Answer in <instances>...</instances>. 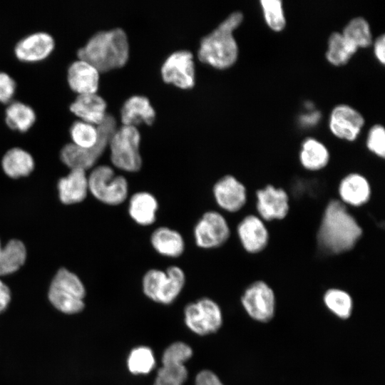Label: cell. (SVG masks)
Returning a JSON list of instances; mask_svg holds the SVG:
<instances>
[{"mask_svg":"<svg viewBox=\"0 0 385 385\" xmlns=\"http://www.w3.org/2000/svg\"><path fill=\"white\" fill-rule=\"evenodd\" d=\"M361 235V227L346 205L339 200H330L317 233L321 247L331 254H341L351 250Z\"/></svg>","mask_w":385,"mask_h":385,"instance_id":"cell-1","label":"cell"},{"mask_svg":"<svg viewBox=\"0 0 385 385\" xmlns=\"http://www.w3.org/2000/svg\"><path fill=\"white\" fill-rule=\"evenodd\" d=\"M78 59L93 65L99 72L123 66L129 56V43L123 29L115 28L93 34L77 51Z\"/></svg>","mask_w":385,"mask_h":385,"instance_id":"cell-2","label":"cell"},{"mask_svg":"<svg viewBox=\"0 0 385 385\" xmlns=\"http://www.w3.org/2000/svg\"><path fill=\"white\" fill-rule=\"evenodd\" d=\"M243 16L240 11L230 14L210 33L202 38L197 51L199 60L218 68L225 69L235 63L238 47L233 31L241 24Z\"/></svg>","mask_w":385,"mask_h":385,"instance_id":"cell-3","label":"cell"},{"mask_svg":"<svg viewBox=\"0 0 385 385\" xmlns=\"http://www.w3.org/2000/svg\"><path fill=\"white\" fill-rule=\"evenodd\" d=\"M98 136L96 145L90 148H79L72 143L65 145L60 153L61 161L71 170H87L92 168L108 147L109 141L117 128L113 115L107 113L103 122L97 125Z\"/></svg>","mask_w":385,"mask_h":385,"instance_id":"cell-4","label":"cell"},{"mask_svg":"<svg viewBox=\"0 0 385 385\" xmlns=\"http://www.w3.org/2000/svg\"><path fill=\"white\" fill-rule=\"evenodd\" d=\"M140 144V134L136 126L122 125L117 128L108 144L112 164L125 172L139 171L143 163Z\"/></svg>","mask_w":385,"mask_h":385,"instance_id":"cell-5","label":"cell"},{"mask_svg":"<svg viewBox=\"0 0 385 385\" xmlns=\"http://www.w3.org/2000/svg\"><path fill=\"white\" fill-rule=\"evenodd\" d=\"M185 284V274L178 266L172 265L165 271L150 269L143 275V291L155 302L168 304L180 294Z\"/></svg>","mask_w":385,"mask_h":385,"instance_id":"cell-6","label":"cell"},{"mask_svg":"<svg viewBox=\"0 0 385 385\" xmlns=\"http://www.w3.org/2000/svg\"><path fill=\"white\" fill-rule=\"evenodd\" d=\"M85 287L74 273L61 268L55 274L48 290L51 303L66 314H75L84 307Z\"/></svg>","mask_w":385,"mask_h":385,"instance_id":"cell-7","label":"cell"},{"mask_svg":"<svg viewBox=\"0 0 385 385\" xmlns=\"http://www.w3.org/2000/svg\"><path fill=\"white\" fill-rule=\"evenodd\" d=\"M88 190L100 202L119 205L128 195V183L124 176L115 175L113 169L102 165L94 168L88 177Z\"/></svg>","mask_w":385,"mask_h":385,"instance_id":"cell-8","label":"cell"},{"mask_svg":"<svg viewBox=\"0 0 385 385\" xmlns=\"http://www.w3.org/2000/svg\"><path fill=\"white\" fill-rule=\"evenodd\" d=\"M230 235L227 221L221 213L214 210L205 212L193 229L195 244L202 249H213L223 245Z\"/></svg>","mask_w":385,"mask_h":385,"instance_id":"cell-9","label":"cell"},{"mask_svg":"<svg viewBox=\"0 0 385 385\" xmlns=\"http://www.w3.org/2000/svg\"><path fill=\"white\" fill-rule=\"evenodd\" d=\"M222 321L220 307L207 297L188 304L185 309L187 327L199 335H206L217 331Z\"/></svg>","mask_w":385,"mask_h":385,"instance_id":"cell-10","label":"cell"},{"mask_svg":"<svg viewBox=\"0 0 385 385\" xmlns=\"http://www.w3.org/2000/svg\"><path fill=\"white\" fill-rule=\"evenodd\" d=\"M160 71L163 80L167 83L182 89L191 88L195 85L193 55L188 50L177 51L169 55Z\"/></svg>","mask_w":385,"mask_h":385,"instance_id":"cell-11","label":"cell"},{"mask_svg":"<svg viewBox=\"0 0 385 385\" xmlns=\"http://www.w3.org/2000/svg\"><path fill=\"white\" fill-rule=\"evenodd\" d=\"M242 304L252 319L266 322L274 315V292L265 282L256 281L245 290L242 296Z\"/></svg>","mask_w":385,"mask_h":385,"instance_id":"cell-12","label":"cell"},{"mask_svg":"<svg viewBox=\"0 0 385 385\" xmlns=\"http://www.w3.org/2000/svg\"><path fill=\"white\" fill-rule=\"evenodd\" d=\"M256 198L259 217L264 221L282 220L289 212V196L282 188L267 185L256 192Z\"/></svg>","mask_w":385,"mask_h":385,"instance_id":"cell-13","label":"cell"},{"mask_svg":"<svg viewBox=\"0 0 385 385\" xmlns=\"http://www.w3.org/2000/svg\"><path fill=\"white\" fill-rule=\"evenodd\" d=\"M212 193L217 205L229 212H238L247 202L245 186L231 175L220 178L215 183Z\"/></svg>","mask_w":385,"mask_h":385,"instance_id":"cell-14","label":"cell"},{"mask_svg":"<svg viewBox=\"0 0 385 385\" xmlns=\"http://www.w3.org/2000/svg\"><path fill=\"white\" fill-rule=\"evenodd\" d=\"M237 236L244 250L251 254L262 252L269 242V232L259 216L248 215L238 224Z\"/></svg>","mask_w":385,"mask_h":385,"instance_id":"cell-15","label":"cell"},{"mask_svg":"<svg viewBox=\"0 0 385 385\" xmlns=\"http://www.w3.org/2000/svg\"><path fill=\"white\" fill-rule=\"evenodd\" d=\"M54 47V39L49 34L36 32L21 39L15 46L14 53L21 61L34 63L48 57Z\"/></svg>","mask_w":385,"mask_h":385,"instance_id":"cell-16","label":"cell"},{"mask_svg":"<svg viewBox=\"0 0 385 385\" xmlns=\"http://www.w3.org/2000/svg\"><path fill=\"white\" fill-rule=\"evenodd\" d=\"M364 123V118L355 109L346 105H339L331 113L329 128L335 136L352 141L359 135Z\"/></svg>","mask_w":385,"mask_h":385,"instance_id":"cell-17","label":"cell"},{"mask_svg":"<svg viewBox=\"0 0 385 385\" xmlns=\"http://www.w3.org/2000/svg\"><path fill=\"white\" fill-rule=\"evenodd\" d=\"M100 72L88 62L78 59L68 68L67 81L70 88L78 95L96 93Z\"/></svg>","mask_w":385,"mask_h":385,"instance_id":"cell-18","label":"cell"},{"mask_svg":"<svg viewBox=\"0 0 385 385\" xmlns=\"http://www.w3.org/2000/svg\"><path fill=\"white\" fill-rule=\"evenodd\" d=\"M107 103L96 93L78 95L70 105V111L81 120L98 125L106 116Z\"/></svg>","mask_w":385,"mask_h":385,"instance_id":"cell-19","label":"cell"},{"mask_svg":"<svg viewBox=\"0 0 385 385\" xmlns=\"http://www.w3.org/2000/svg\"><path fill=\"white\" fill-rule=\"evenodd\" d=\"M341 202L359 207L366 204L371 197V186L368 180L356 173H350L342 178L339 185Z\"/></svg>","mask_w":385,"mask_h":385,"instance_id":"cell-20","label":"cell"},{"mask_svg":"<svg viewBox=\"0 0 385 385\" xmlns=\"http://www.w3.org/2000/svg\"><path fill=\"white\" fill-rule=\"evenodd\" d=\"M57 189L62 203L71 205L82 202L86 197L88 191L86 170L71 169L66 177L58 180Z\"/></svg>","mask_w":385,"mask_h":385,"instance_id":"cell-21","label":"cell"},{"mask_svg":"<svg viewBox=\"0 0 385 385\" xmlns=\"http://www.w3.org/2000/svg\"><path fill=\"white\" fill-rule=\"evenodd\" d=\"M155 115L149 99L140 95L128 98L120 109V120L125 125L136 126L141 123L150 125L155 121Z\"/></svg>","mask_w":385,"mask_h":385,"instance_id":"cell-22","label":"cell"},{"mask_svg":"<svg viewBox=\"0 0 385 385\" xmlns=\"http://www.w3.org/2000/svg\"><path fill=\"white\" fill-rule=\"evenodd\" d=\"M158 206V200L152 193L139 191L130 197L128 211L135 223L140 226H149L156 220Z\"/></svg>","mask_w":385,"mask_h":385,"instance_id":"cell-23","label":"cell"},{"mask_svg":"<svg viewBox=\"0 0 385 385\" xmlns=\"http://www.w3.org/2000/svg\"><path fill=\"white\" fill-rule=\"evenodd\" d=\"M153 248L160 255L175 258L185 251V244L182 235L168 227L156 228L150 238Z\"/></svg>","mask_w":385,"mask_h":385,"instance_id":"cell-24","label":"cell"},{"mask_svg":"<svg viewBox=\"0 0 385 385\" xmlns=\"http://www.w3.org/2000/svg\"><path fill=\"white\" fill-rule=\"evenodd\" d=\"M1 166L6 175L11 178H19L26 177L33 171L34 160L27 151L13 148L4 154Z\"/></svg>","mask_w":385,"mask_h":385,"instance_id":"cell-25","label":"cell"},{"mask_svg":"<svg viewBox=\"0 0 385 385\" xmlns=\"http://www.w3.org/2000/svg\"><path fill=\"white\" fill-rule=\"evenodd\" d=\"M299 160L306 170L317 171L327 166L329 153L323 143L314 138H307L302 145Z\"/></svg>","mask_w":385,"mask_h":385,"instance_id":"cell-26","label":"cell"},{"mask_svg":"<svg viewBox=\"0 0 385 385\" xmlns=\"http://www.w3.org/2000/svg\"><path fill=\"white\" fill-rule=\"evenodd\" d=\"M26 250L19 240H11L3 248L0 242V276L17 271L25 262Z\"/></svg>","mask_w":385,"mask_h":385,"instance_id":"cell-27","label":"cell"},{"mask_svg":"<svg viewBox=\"0 0 385 385\" xmlns=\"http://www.w3.org/2000/svg\"><path fill=\"white\" fill-rule=\"evenodd\" d=\"M36 113L29 106L14 101L9 104L5 111V121L11 130L21 133L28 131L34 124Z\"/></svg>","mask_w":385,"mask_h":385,"instance_id":"cell-28","label":"cell"},{"mask_svg":"<svg viewBox=\"0 0 385 385\" xmlns=\"http://www.w3.org/2000/svg\"><path fill=\"white\" fill-rule=\"evenodd\" d=\"M357 49L342 34L335 32L329 38L326 56L332 64L342 66L348 62Z\"/></svg>","mask_w":385,"mask_h":385,"instance_id":"cell-29","label":"cell"},{"mask_svg":"<svg viewBox=\"0 0 385 385\" xmlns=\"http://www.w3.org/2000/svg\"><path fill=\"white\" fill-rule=\"evenodd\" d=\"M342 34L357 48L367 47L371 43V34L369 24L361 17L350 21Z\"/></svg>","mask_w":385,"mask_h":385,"instance_id":"cell-30","label":"cell"},{"mask_svg":"<svg viewBox=\"0 0 385 385\" xmlns=\"http://www.w3.org/2000/svg\"><path fill=\"white\" fill-rule=\"evenodd\" d=\"M324 302L327 307L342 319L348 318L352 309V299L345 291L332 288L324 294Z\"/></svg>","mask_w":385,"mask_h":385,"instance_id":"cell-31","label":"cell"},{"mask_svg":"<svg viewBox=\"0 0 385 385\" xmlns=\"http://www.w3.org/2000/svg\"><path fill=\"white\" fill-rule=\"evenodd\" d=\"M70 135L73 144L81 148L90 149L96 145L98 132L96 125L80 120L73 123Z\"/></svg>","mask_w":385,"mask_h":385,"instance_id":"cell-32","label":"cell"},{"mask_svg":"<svg viewBox=\"0 0 385 385\" xmlns=\"http://www.w3.org/2000/svg\"><path fill=\"white\" fill-rule=\"evenodd\" d=\"M155 364L152 350L147 346H138L133 349L128 358V367L133 374L149 373Z\"/></svg>","mask_w":385,"mask_h":385,"instance_id":"cell-33","label":"cell"},{"mask_svg":"<svg viewBox=\"0 0 385 385\" xmlns=\"http://www.w3.org/2000/svg\"><path fill=\"white\" fill-rule=\"evenodd\" d=\"M188 377L184 364L163 362L153 385H183Z\"/></svg>","mask_w":385,"mask_h":385,"instance_id":"cell-34","label":"cell"},{"mask_svg":"<svg viewBox=\"0 0 385 385\" xmlns=\"http://www.w3.org/2000/svg\"><path fill=\"white\" fill-rule=\"evenodd\" d=\"M266 23L275 31H282L286 24L282 1L262 0L260 1Z\"/></svg>","mask_w":385,"mask_h":385,"instance_id":"cell-35","label":"cell"},{"mask_svg":"<svg viewBox=\"0 0 385 385\" xmlns=\"http://www.w3.org/2000/svg\"><path fill=\"white\" fill-rule=\"evenodd\" d=\"M192 355V350L188 344L178 342L170 345L164 351L163 362H176L184 364Z\"/></svg>","mask_w":385,"mask_h":385,"instance_id":"cell-36","label":"cell"},{"mask_svg":"<svg viewBox=\"0 0 385 385\" xmlns=\"http://www.w3.org/2000/svg\"><path fill=\"white\" fill-rule=\"evenodd\" d=\"M368 149L376 155L384 158L385 131L383 126L374 125L370 130L366 141Z\"/></svg>","mask_w":385,"mask_h":385,"instance_id":"cell-37","label":"cell"},{"mask_svg":"<svg viewBox=\"0 0 385 385\" xmlns=\"http://www.w3.org/2000/svg\"><path fill=\"white\" fill-rule=\"evenodd\" d=\"M16 83L7 73L0 71V103H9L16 91Z\"/></svg>","mask_w":385,"mask_h":385,"instance_id":"cell-38","label":"cell"},{"mask_svg":"<svg viewBox=\"0 0 385 385\" xmlns=\"http://www.w3.org/2000/svg\"><path fill=\"white\" fill-rule=\"evenodd\" d=\"M195 382V385H223L217 375L208 370L198 373Z\"/></svg>","mask_w":385,"mask_h":385,"instance_id":"cell-39","label":"cell"},{"mask_svg":"<svg viewBox=\"0 0 385 385\" xmlns=\"http://www.w3.org/2000/svg\"><path fill=\"white\" fill-rule=\"evenodd\" d=\"M11 299V292L9 288L0 280V313L8 306Z\"/></svg>","mask_w":385,"mask_h":385,"instance_id":"cell-40","label":"cell"},{"mask_svg":"<svg viewBox=\"0 0 385 385\" xmlns=\"http://www.w3.org/2000/svg\"><path fill=\"white\" fill-rule=\"evenodd\" d=\"M385 38L382 35L379 37L374 43V53L377 59L381 63L385 61Z\"/></svg>","mask_w":385,"mask_h":385,"instance_id":"cell-41","label":"cell"},{"mask_svg":"<svg viewBox=\"0 0 385 385\" xmlns=\"http://www.w3.org/2000/svg\"><path fill=\"white\" fill-rule=\"evenodd\" d=\"M319 119V113H309V115H304L301 118V121L303 123L304 125H314L317 123V121Z\"/></svg>","mask_w":385,"mask_h":385,"instance_id":"cell-42","label":"cell"}]
</instances>
